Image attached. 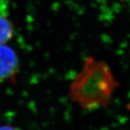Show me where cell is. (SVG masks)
I'll use <instances>...</instances> for the list:
<instances>
[{"label":"cell","instance_id":"1","mask_svg":"<svg viewBox=\"0 0 130 130\" xmlns=\"http://www.w3.org/2000/svg\"><path fill=\"white\" fill-rule=\"evenodd\" d=\"M119 86L108 64L93 57L85 59L83 67L70 85V96L88 109L108 106Z\"/></svg>","mask_w":130,"mask_h":130},{"label":"cell","instance_id":"2","mask_svg":"<svg viewBox=\"0 0 130 130\" xmlns=\"http://www.w3.org/2000/svg\"><path fill=\"white\" fill-rule=\"evenodd\" d=\"M18 68V59L10 47L0 45V80L11 78Z\"/></svg>","mask_w":130,"mask_h":130},{"label":"cell","instance_id":"3","mask_svg":"<svg viewBox=\"0 0 130 130\" xmlns=\"http://www.w3.org/2000/svg\"><path fill=\"white\" fill-rule=\"evenodd\" d=\"M13 32L14 29L11 22L8 19L0 16V45L10 40Z\"/></svg>","mask_w":130,"mask_h":130},{"label":"cell","instance_id":"4","mask_svg":"<svg viewBox=\"0 0 130 130\" xmlns=\"http://www.w3.org/2000/svg\"><path fill=\"white\" fill-rule=\"evenodd\" d=\"M0 130H18L16 129L14 127H11V126H1L0 127Z\"/></svg>","mask_w":130,"mask_h":130}]
</instances>
